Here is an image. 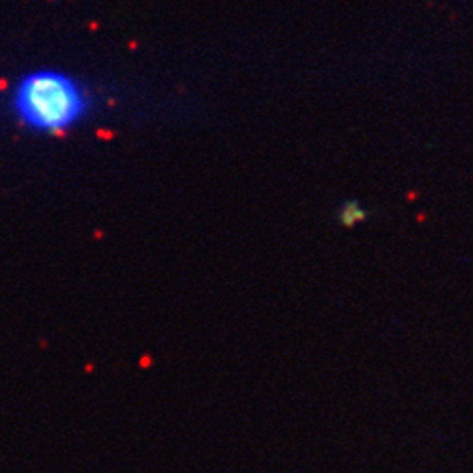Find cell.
Listing matches in <instances>:
<instances>
[{
	"instance_id": "6da1fadb",
	"label": "cell",
	"mask_w": 473,
	"mask_h": 473,
	"mask_svg": "<svg viewBox=\"0 0 473 473\" xmlns=\"http://www.w3.org/2000/svg\"><path fill=\"white\" fill-rule=\"evenodd\" d=\"M129 107L122 89L66 67L36 66L0 81V127L34 136H64Z\"/></svg>"
},
{
	"instance_id": "7a4b0ae2",
	"label": "cell",
	"mask_w": 473,
	"mask_h": 473,
	"mask_svg": "<svg viewBox=\"0 0 473 473\" xmlns=\"http://www.w3.org/2000/svg\"><path fill=\"white\" fill-rule=\"evenodd\" d=\"M365 219V211H361L357 205H345L341 209V215H339V221L343 225H353V223H359Z\"/></svg>"
}]
</instances>
